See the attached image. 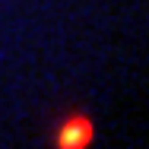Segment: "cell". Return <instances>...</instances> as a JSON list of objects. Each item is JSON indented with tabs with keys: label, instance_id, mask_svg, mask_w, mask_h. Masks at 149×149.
<instances>
[{
	"label": "cell",
	"instance_id": "1",
	"mask_svg": "<svg viewBox=\"0 0 149 149\" xmlns=\"http://www.w3.org/2000/svg\"><path fill=\"white\" fill-rule=\"evenodd\" d=\"M95 140V124L89 114L76 111V114H67L54 127V136H51V146L54 149H89Z\"/></svg>",
	"mask_w": 149,
	"mask_h": 149
}]
</instances>
